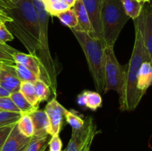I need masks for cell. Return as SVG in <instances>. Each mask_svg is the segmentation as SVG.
<instances>
[{"mask_svg": "<svg viewBox=\"0 0 152 151\" xmlns=\"http://www.w3.org/2000/svg\"><path fill=\"white\" fill-rule=\"evenodd\" d=\"M10 12L9 28L25 46L29 54L36 56L39 44V22L32 0H14Z\"/></svg>", "mask_w": 152, "mask_h": 151, "instance_id": "cell-1", "label": "cell"}, {"mask_svg": "<svg viewBox=\"0 0 152 151\" xmlns=\"http://www.w3.org/2000/svg\"><path fill=\"white\" fill-rule=\"evenodd\" d=\"M135 41L133 51L130 61L126 70V81L124 92L121 100L120 101V109L122 111L134 110L143 97L142 94L137 89V76L140 68L143 62L151 63V59L143 44L140 29L134 22Z\"/></svg>", "mask_w": 152, "mask_h": 151, "instance_id": "cell-2", "label": "cell"}, {"mask_svg": "<svg viewBox=\"0 0 152 151\" xmlns=\"http://www.w3.org/2000/svg\"><path fill=\"white\" fill-rule=\"evenodd\" d=\"M37 10L39 22V44L36 53V58L40 68V79L48 84L52 93L56 96L57 71L56 64L52 59L48 43L49 14L46 11L45 3L41 0H32Z\"/></svg>", "mask_w": 152, "mask_h": 151, "instance_id": "cell-3", "label": "cell"}, {"mask_svg": "<svg viewBox=\"0 0 152 151\" xmlns=\"http://www.w3.org/2000/svg\"><path fill=\"white\" fill-rule=\"evenodd\" d=\"M71 30L86 55L96 92L99 94L103 93L105 89V45L98 38L85 31Z\"/></svg>", "mask_w": 152, "mask_h": 151, "instance_id": "cell-4", "label": "cell"}, {"mask_svg": "<svg viewBox=\"0 0 152 151\" xmlns=\"http://www.w3.org/2000/svg\"><path fill=\"white\" fill-rule=\"evenodd\" d=\"M129 19L120 0H102L101 24L105 47H114L120 32Z\"/></svg>", "mask_w": 152, "mask_h": 151, "instance_id": "cell-5", "label": "cell"}, {"mask_svg": "<svg viewBox=\"0 0 152 151\" xmlns=\"http://www.w3.org/2000/svg\"><path fill=\"white\" fill-rule=\"evenodd\" d=\"M105 89L103 93L109 90H115L119 96V102L122 99L126 81V70L119 63L114 53V47H105Z\"/></svg>", "mask_w": 152, "mask_h": 151, "instance_id": "cell-6", "label": "cell"}, {"mask_svg": "<svg viewBox=\"0 0 152 151\" xmlns=\"http://www.w3.org/2000/svg\"><path fill=\"white\" fill-rule=\"evenodd\" d=\"M84 120L83 127L72 129V135L64 151H90L94 137L99 131L91 116H87Z\"/></svg>", "mask_w": 152, "mask_h": 151, "instance_id": "cell-7", "label": "cell"}, {"mask_svg": "<svg viewBox=\"0 0 152 151\" xmlns=\"http://www.w3.org/2000/svg\"><path fill=\"white\" fill-rule=\"evenodd\" d=\"M134 22L140 29L143 44L152 61V9L148 3L144 4L140 15Z\"/></svg>", "mask_w": 152, "mask_h": 151, "instance_id": "cell-8", "label": "cell"}, {"mask_svg": "<svg viewBox=\"0 0 152 151\" xmlns=\"http://www.w3.org/2000/svg\"><path fill=\"white\" fill-rule=\"evenodd\" d=\"M88 14L96 38L105 45L102 24H101V7L102 0H82Z\"/></svg>", "mask_w": 152, "mask_h": 151, "instance_id": "cell-9", "label": "cell"}, {"mask_svg": "<svg viewBox=\"0 0 152 151\" xmlns=\"http://www.w3.org/2000/svg\"><path fill=\"white\" fill-rule=\"evenodd\" d=\"M64 110L65 107L56 100L55 97L48 102L45 106V112L47 114L50 121L51 136L59 134L63 123Z\"/></svg>", "mask_w": 152, "mask_h": 151, "instance_id": "cell-10", "label": "cell"}, {"mask_svg": "<svg viewBox=\"0 0 152 151\" xmlns=\"http://www.w3.org/2000/svg\"><path fill=\"white\" fill-rule=\"evenodd\" d=\"M32 139L33 137H26L22 135L16 123L0 151H25Z\"/></svg>", "mask_w": 152, "mask_h": 151, "instance_id": "cell-11", "label": "cell"}, {"mask_svg": "<svg viewBox=\"0 0 152 151\" xmlns=\"http://www.w3.org/2000/svg\"><path fill=\"white\" fill-rule=\"evenodd\" d=\"M33 120L34 127V134L33 137L36 139L48 137L51 136L50 121L45 110H35L29 113Z\"/></svg>", "mask_w": 152, "mask_h": 151, "instance_id": "cell-12", "label": "cell"}, {"mask_svg": "<svg viewBox=\"0 0 152 151\" xmlns=\"http://www.w3.org/2000/svg\"><path fill=\"white\" fill-rule=\"evenodd\" d=\"M1 45L7 53L11 55L15 62H17L26 67L40 78V68L36 56L18 51L6 44H1Z\"/></svg>", "mask_w": 152, "mask_h": 151, "instance_id": "cell-13", "label": "cell"}, {"mask_svg": "<svg viewBox=\"0 0 152 151\" xmlns=\"http://www.w3.org/2000/svg\"><path fill=\"white\" fill-rule=\"evenodd\" d=\"M0 85L10 93L19 91L21 81L16 76L15 70L12 65H2L1 70Z\"/></svg>", "mask_w": 152, "mask_h": 151, "instance_id": "cell-14", "label": "cell"}, {"mask_svg": "<svg viewBox=\"0 0 152 151\" xmlns=\"http://www.w3.org/2000/svg\"><path fill=\"white\" fill-rule=\"evenodd\" d=\"M73 8L75 11L76 15L77 16V20H78V25L77 26V28H74V30L85 31V32L88 33L89 35L96 38L90 19H89L88 14L86 11L83 1L82 0H77Z\"/></svg>", "mask_w": 152, "mask_h": 151, "instance_id": "cell-15", "label": "cell"}, {"mask_svg": "<svg viewBox=\"0 0 152 151\" xmlns=\"http://www.w3.org/2000/svg\"><path fill=\"white\" fill-rule=\"evenodd\" d=\"M152 84V65L145 62L140 68L137 76V89L145 95L148 87Z\"/></svg>", "mask_w": 152, "mask_h": 151, "instance_id": "cell-16", "label": "cell"}, {"mask_svg": "<svg viewBox=\"0 0 152 151\" xmlns=\"http://www.w3.org/2000/svg\"><path fill=\"white\" fill-rule=\"evenodd\" d=\"M19 91L32 106L38 108L39 102L37 97V93H36L34 83L28 82V81H21Z\"/></svg>", "mask_w": 152, "mask_h": 151, "instance_id": "cell-17", "label": "cell"}, {"mask_svg": "<svg viewBox=\"0 0 152 151\" xmlns=\"http://www.w3.org/2000/svg\"><path fill=\"white\" fill-rule=\"evenodd\" d=\"M10 97L11 98L13 103L17 107L18 109L20 110L21 114H29L35 110L38 109V108H36L32 106L24 97V96L20 93L19 90L10 93Z\"/></svg>", "mask_w": 152, "mask_h": 151, "instance_id": "cell-18", "label": "cell"}, {"mask_svg": "<svg viewBox=\"0 0 152 151\" xmlns=\"http://www.w3.org/2000/svg\"><path fill=\"white\" fill-rule=\"evenodd\" d=\"M126 13L129 18L137 19L140 15L145 3L140 2L137 0H120Z\"/></svg>", "mask_w": 152, "mask_h": 151, "instance_id": "cell-19", "label": "cell"}, {"mask_svg": "<svg viewBox=\"0 0 152 151\" xmlns=\"http://www.w3.org/2000/svg\"><path fill=\"white\" fill-rule=\"evenodd\" d=\"M17 127L19 132L26 137H33L34 134V127L33 120L29 114H22L17 121Z\"/></svg>", "mask_w": 152, "mask_h": 151, "instance_id": "cell-20", "label": "cell"}, {"mask_svg": "<svg viewBox=\"0 0 152 151\" xmlns=\"http://www.w3.org/2000/svg\"><path fill=\"white\" fill-rule=\"evenodd\" d=\"M12 66L14 68L16 76L21 81H28V82L34 83L37 80L39 79V77L37 76L34 73H33L28 68L21 64L15 62Z\"/></svg>", "mask_w": 152, "mask_h": 151, "instance_id": "cell-21", "label": "cell"}, {"mask_svg": "<svg viewBox=\"0 0 152 151\" xmlns=\"http://www.w3.org/2000/svg\"><path fill=\"white\" fill-rule=\"evenodd\" d=\"M56 17L63 25L68 26L70 29H74L78 25L77 16L73 7L59 13Z\"/></svg>", "mask_w": 152, "mask_h": 151, "instance_id": "cell-22", "label": "cell"}, {"mask_svg": "<svg viewBox=\"0 0 152 151\" xmlns=\"http://www.w3.org/2000/svg\"><path fill=\"white\" fill-rule=\"evenodd\" d=\"M34 86L39 103L43 101H47L51 94V90L48 84L39 78L34 82Z\"/></svg>", "mask_w": 152, "mask_h": 151, "instance_id": "cell-23", "label": "cell"}, {"mask_svg": "<svg viewBox=\"0 0 152 151\" xmlns=\"http://www.w3.org/2000/svg\"><path fill=\"white\" fill-rule=\"evenodd\" d=\"M45 7L48 13L52 16H57L59 13L71 8L68 4L62 1V0L53 3H45Z\"/></svg>", "mask_w": 152, "mask_h": 151, "instance_id": "cell-24", "label": "cell"}, {"mask_svg": "<svg viewBox=\"0 0 152 151\" xmlns=\"http://www.w3.org/2000/svg\"><path fill=\"white\" fill-rule=\"evenodd\" d=\"M64 116L65 117L66 121L71 126L72 129L79 130L84 125V119H83L75 112L68 110L66 108H65V110H64Z\"/></svg>", "mask_w": 152, "mask_h": 151, "instance_id": "cell-25", "label": "cell"}, {"mask_svg": "<svg viewBox=\"0 0 152 151\" xmlns=\"http://www.w3.org/2000/svg\"><path fill=\"white\" fill-rule=\"evenodd\" d=\"M86 95H87L86 108H89V109L95 111L102 106V96L99 93L91 91V90H86Z\"/></svg>", "mask_w": 152, "mask_h": 151, "instance_id": "cell-26", "label": "cell"}, {"mask_svg": "<svg viewBox=\"0 0 152 151\" xmlns=\"http://www.w3.org/2000/svg\"><path fill=\"white\" fill-rule=\"evenodd\" d=\"M22 114L19 113L0 110V127L16 123L20 118Z\"/></svg>", "mask_w": 152, "mask_h": 151, "instance_id": "cell-27", "label": "cell"}, {"mask_svg": "<svg viewBox=\"0 0 152 151\" xmlns=\"http://www.w3.org/2000/svg\"><path fill=\"white\" fill-rule=\"evenodd\" d=\"M48 145V137L41 138V139H36L33 137L31 143L28 144L25 151H45Z\"/></svg>", "mask_w": 152, "mask_h": 151, "instance_id": "cell-28", "label": "cell"}, {"mask_svg": "<svg viewBox=\"0 0 152 151\" xmlns=\"http://www.w3.org/2000/svg\"><path fill=\"white\" fill-rule=\"evenodd\" d=\"M0 110L10 111V112L21 113L20 110L15 105V104L13 103V100H12L10 96L0 97Z\"/></svg>", "mask_w": 152, "mask_h": 151, "instance_id": "cell-29", "label": "cell"}, {"mask_svg": "<svg viewBox=\"0 0 152 151\" xmlns=\"http://www.w3.org/2000/svg\"><path fill=\"white\" fill-rule=\"evenodd\" d=\"M14 4L8 0H0V14L12 19L10 16V12L13 8Z\"/></svg>", "mask_w": 152, "mask_h": 151, "instance_id": "cell-30", "label": "cell"}, {"mask_svg": "<svg viewBox=\"0 0 152 151\" xmlns=\"http://www.w3.org/2000/svg\"><path fill=\"white\" fill-rule=\"evenodd\" d=\"M13 35L7 29L5 24L0 27V44H6V42L13 40Z\"/></svg>", "mask_w": 152, "mask_h": 151, "instance_id": "cell-31", "label": "cell"}, {"mask_svg": "<svg viewBox=\"0 0 152 151\" xmlns=\"http://www.w3.org/2000/svg\"><path fill=\"white\" fill-rule=\"evenodd\" d=\"M16 123L9 124V125L4 126V127H0V150H1V147H2L3 145H4V142L7 140L8 136L10 135L12 129L13 128V127H14V125Z\"/></svg>", "mask_w": 152, "mask_h": 151, "instance_id": "cell-32", "label": "cell"}, {"mask_svg": "<svg viewBox=\"0 0 152 151\" xmlns=\"http://www.w3.org/2000/svg\"><path fill=\"white\" fill-rule=\"evenodd\" d=\"M50 151H62V142L59 135H53L48 142Z\"/></svg>", "mask_w": 152, "mask_h": 151, "instance_id": "cell-33", "label": "cell"}, {"mask_svg": "<svg viewBox=\"0 0 152 151\" xmlns=\"http://www.w3.org/2000/svg\"><path fill=\"white\" fill-rule=\"evenodd\" d=\"M0 63L2 65H13L15 63V61L11 55L7 53L0 44Z\"/></svg>", "mask_w": 152, "mask_h": 151, "instance_id": "cell-34", "label": "cell"}, {"mask_svg": "<svg viewBox=\"0 0 152 151\" xmlns=\"http://www.w3.org/2000/svg\"><path fill=\"white\" fill-rule=\"evenodd\" d=\"M77 103L82 107L86 108V103H87V95H86V90L83 91L77 96Z\"/></svg>", "mask_w": 152, "mask_h": 151, "instance_id": "cell-35", "label": "cell"}, {"mask_svg": "<svg viewBox=\"0 0 152 151\" xmlns=\"http://www.w3.org/2000/svg\"><path fill=\"white\" fill-rule=\"evenodd\" d=\"M10 93L7 91V90L1 87L0 85V97H7V96H10Z\"/></svg>", "mask_w": 152, "mask_h": 151, "instance_id": "cell-36", "label": "cell"}, {"mask_svg": "<svg viewBox=\"0 0 152 151\" xmlns=\"http://www.w3.org/2000/svg\"><path fill=\"white\" fill-rule=\"evenodd\" d=\"M62 1H64L65 3H66L67 4H68L71 7H73L77 0H62Z\"/></svg>", "mask_w": 152, "mask_h": 151, "instance_id": "cell-37", "label": "cell"}, {"mask_svg": "<svg viewBox=\"0 0 152 151\" xmlns=\"http://www.w3.org/2000/svg\"><path fill=\"white\" fill-rule=\"evenodd\" d=\"M0 20L2 21L4 24H6V23H7V22H11L12 19H8V18H7V17H4V16H2V15L0 14Z\"/></svg>", "mask_w": 152, "mask_h": 151, "instance_id": "cell-38", "label": "cell"}, {"mask_svg": "<svg viewBox=\"0 0 152 151\" xmlns=\"http://www.w3.org/2000/svg\"><path fill=\"white\" fill-rule=\"evenodd\" d=\"M137 1H140V2H142V3H148L149 2V0H137Z\"/></svg>", "mask_w": 152, "mask_h": 151, "instance_id": "cell-39", "label": "cell"}, {"mask_svg": "<svg viewBox=\"0 0 152 151\" xmlns=\"http://www.w3.org/2000/svg\"><path fill=\"white\" fill-rule=\"evenodd\" d=\"M60 1V0H48L46 3H53V2H56V1Z\"/></svg>", "mask_w": 152, "mask_h": 151, "instance_id": "cell-40", "label": "cell"}, {"mask_svg": "<svg viewBox=\"0 0 152 151\" xmlns=\"http://www.w3.org/2000/svg\"><path fill=\"white\" fill-rule=\"evenodd\" d=\"M148 4H149L150 7H151V9H152V0H149V2H148Z\"/></svg>", "mask_w": 152, "mask_h": 151, "instance_id": "cell-41", "label": "cell"}, {"mask_svg": "<svg viewBox=\"0 0 152 151\" xmlns=\"http://www.w3.org/2000/svg\"><path fill=\"white\" fill-rule=\"evenodd\" d=\"M3 24H4V22H2V21H1V20H0V27H1V25H3Z\"/></svg>", "mask_w": 152, "mask_h": 151, "instance_id": "cell-42", "label": "cell"}, {"mask_svg": "<svg viewBox=\"0 0 152 151\" xmlns=\"http://www.w3.org/2000/svg\"><path fill=\"white\" fill-rule=\"evenodd\" d=\"M41 1H42L44 3H46L48 1V0H41Z\"/></svg>", "mask_w": 152, "mask_h": 151, "instance_id": "cell-43", "label": "cell"}, {"mask_svg": "<svg viewBox=\"0 0 152 151\" xmlns=\"http://www.w3.org/2000/svg\"><path fill=\"white\" fill-rule=\"evenodd\" d=\"M1 65H2V64L0 63V70H1Z\"/></svg>", "mask_w": 152, "mask_h": 151, "instance_id": "cell-44", "label": "cell"}, {"mask_svg": "<svg viewBox=\"0 0 152 151\" xmlns=\"http://www.w3.org/2000/svg\"><path fill=\"white\" fill-rule=\"evenodd\" d=\"M10 1H11L12 2H13V1H14V0H10Z\"/></svg>", "mask_w": 152, "mask_h": 151, "instance_id": "cell-45", "label": "cell"}, {"mask_svg": "<svg viewBox=\"0 0 152 151\" xmlns=\"http://www.w3.org/2000/svg\"><path fill=\"white\" fill-rule=\"evenodd\" d=\"M0 81H1V74H0Z\"/></svg>", "mask_w": 152, "mask_h": 151, "instance_id": "cell-46", "label": "cell"}, {"mask_svg": "<svg viewBox=\"0 0 152 151\" xmlns=\"http://www.w3.org/2000/svg\"><path fill=\"white\" fill-rule=\"evenodd\" d=\"M8 1H10V0H8ZM11 2H12V1H11Z\"/></svg>", "mask_w": 152, "mask_h": 151, "instance_id": "cell-47", "label": "cell"}, {"mask_svg": "<svg viewBox=\"0 0 152 151\" xmlns=\"http://www.w3.org/2000/svg\"><path fill=\"white\" fill-rule=\"evenodd\" d=\"M151 65H152V61H151Z\"/></svg>", "mask_w": 152, "mask_h": 151, "instance_id": "cell-48", "label": "cell"}, {"mask_svg": "<svg viewBox=\"0 0 152 151\" xmlns=\"http://www.w3.org/2000/svg\"><path fill=\"white\" fill-rule=\"evenodd\" d=\"M49 151H50V150H49Z\"/></svg>", "mask_w": 152, "mask_h": 151, "instance_id": "cell-49", "label": "cell"}]
</instances>
